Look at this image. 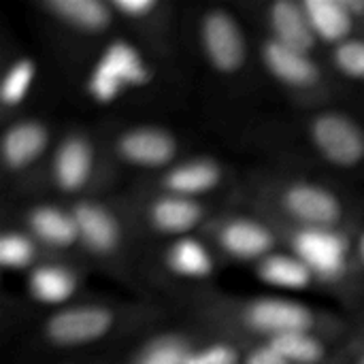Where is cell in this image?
<instances>
[{"label":"cell","mask_w":364,"mask_h":364,"mask_svg":"<svg viewBox=\"0 0 364 364\" xmlns=\"http://www.w3.org/2000/svg\"><path fill=\"white\" fill-rule=\"evenodd\" d=\"M149 77V68L139 49L128 41H113L107 45L92 68L87 79V94L96 102L109 105L124 92L143 87Z\"/></svg>","instance_id":"6da1fadb"},{"label":"cell","mask_w":364,"mask_h":364,"mask_svg":"<svg viewBox=\"0 0 364 364\" xmlns=\"http://www.w3.org/2000/svg\"><path fill=\"white\" fill-rule=\"evenodd\" d=\"M311 141L335 166H356L364 160V130L346 113L326 111L311 122Z\"/></svg>","instance_id":"7a4b0ae2"},{"label":"cell","mask_w":364,"mask_h":364,"mask_svg":"<svg viewBox=\"0 0 364 364\" xmlns=\"http://www.w3.org/2000/svg\"><path fill=\"white\" fill-rule=\"evenodd\" d=\"M200 43L209 64L224 75L237 73L245 62V38L237 19L222 9L207 11L200 19Z\"/></svg>","instance_id":"3957f363"},{"label":"cell","mask_w":364,"mask_h":364,"mask_svg":"<svg viewBox=\"0 0 364 364\" xmlns=\"http://www.w3.org/2000/svg\"><path fill=\"white\" fill-rule=\"evenodd\" d=\"M113 326V314L98 305H77L53 314L45 324V335L53 346L77 348L94 343Z\"/></svg>","instance_id":"277c9868"},{"label":"cell","mask_w":364,"mask_h":364,"mask_svg":"<svg viewBox=\"0 0 364 364\" xmlns=\"http://www.w3.org/2000/svg\"><path fill=\"white\" fill-rule=\"evenodd\" d=\"M294 256L311 275L335 279L348 264V241L335 228H301L292 239Z\"/></svg>","instance_id":"5b68a950"},{"label":"cell","mask_w":364,"mask_h":364,"mask_svg":"<svg viewBox=\"0 0 364 364\" xmlns=\"http://www.w3.org/2000/svg\"><path fill=\"white\" fill-rule=\"evenodd\" d=\"M282 205L303 228H333L341 218L339 198L311 181L290 183L284 190Z\"/></svg>","instance_id":"8992f818"},{"label":"cell","mask_w":364,"mask_h":364,"mask_svg":"<svg viewBox=\"0 0 364 364\" xmlns=\"http://www.w3.org/2000/svg\"><path fill=\"white\" fill-rule=\"evenodd\" d=\"M245 322L256 333L267 335L269 339L290 335V333H303L311 328V311L294 301L288 299H258L252 301L245 309Z\"/></svg>","instance_id":"52a82bcc"},{"label":"cell","mask_w":364,"mask_h":364,"mask_svg":"<svg viewBox=\"0 0 364 364\" xmlns=\"http://www.w3.org/2000/svg\"><path fill=\"white\" fill-rule=\"evenodd\" d=\"M175 151V136L158 126H136L117 139V154L128 164L143 168H158L168 164Z\"/></svg>","instance_id":"ba28073f"},{"label":"cell","mask_w":364,"mask_h":364,"mask_svg":"<svg viewBox=\"0 0 364 364\" xmlns=\"http://www.w3.org/2000/svg\"><path fill=\"white\" fill-rule=\"evenodd\" d=\"M262 62L267 70L290 87H309L320 79V68L309 53L292 49L275 38L262 45Z\"/></svg>","instance_id":"9c48e42d"},{"label":"cell","mask_w":364,"mask_h":364,"mask_svg":"<svg viewBox=\"0 0 364 364\" xmlns=\"http://www.w3.org/2000/svg\"><path fill=\"white\" fill-rule=\"evenodd\" d=\"M77 239L94 254H109L119 243V226L115 218L96 203H79L70 209Z\"/></svg>","instance_id":"30bf717a"},{"label":"cell","mask_w":364,"mask_h":364,"mask_svg":"<svg viewBox=\"0 0 364 364\" xmlns=\"http://www.w3.org/2000/svg\"><path fill=\"white\" fill-rule=\"evenodd\" d=\"M49 143V132L41 122L23 119L9 126L2 134V162L11 171H21L32 164L45 151Z\"/></svg>","instance_id":"8fae6325"},{"label":"cell","mask_w":364,"mask_h":364,"mask_svg":"<svg viewBox=\"0 0 364 364\" xmlns=\"http://www.w3.org/2000/svg\"><path fill=\"white\" fill-rule=\"evenodd\" d=\"M269 23L273 30L271 38L288 45L292 49L309 53L318 41L314 30H311V23H309V17H307L303 2L277 0L269 9Z\"/></svg>","instance_id":"7c38bea8"},{"label":"cell","mask_w":364,"mask_h":364,"mask_svg":"<svg viewBox=\"0 0 364 364\" xmlns=\"http://www.w3.org/2000/svg\"><path fill=\"white\" fill-rule=\"evenodd\" d=\"M94 151L83 136H68L60 143L53 158V179L60 190L77 192L81 190L92 173Z\"/></svg>","instance_id":"4fadbf2b"},{"label":"cell","mask_w":364,"mask_h":364,"mask_svg":"<svg viewBox=\"0 0 364 364\" xmlns=\"http://www.w3.org/2000/svg\"><path fill=\"white\" fill-rule=\"evenodd\" d=\"M220 245L239 260H262L273 247V235L256 220L237 218L220 230Z\"/></svg>","instance_id":"5bb4252c"},{"label":"cell","mask_w":364,"mask_h":364,"mask_svg":"<svg viewBox=\"0 0 364 364\" xmlns=\"http://www.w3.org/2000/svg\"><path fill=\"white\" fill-rule=\"evenodd\" d=\"M203 218V209L194 198L166 194L149 207V222L164 235H186Z\"/></svg>","instance_id":"9a60e30c"},{"label":"cell","mask_w":364,"mask_h":364,"mask_svg":"<svg viewBox=\"0 0 364 364\" xmlns=\"http://www.w3.org/2000/svg\"><path fill=\"white\" fill-rule=\"evenodd\" d=\"M220 179H222V168L213 160L198 158L173 166L164 175V188L168 190V194L194 198L196 194L213 190L220 183Z\"/></svg>","instance_id":"2e32d148"},{"label":"cell","mask_w":364,"mask_h":364,"mask_svg":"<svg viewBox=\"0 0 364 364\" xmlns=\"http://www.w3.org/2000/svg\"><path fill=\"white\" fill-rule=\"evenodd\" d=\"M303 6L316 38L335 45L350 38L354 17L346 9L343 0H305Z\"/></svg>","instance_id":"e0dca14e"},{"label":"cell","mask_w":364,"mask_h":364,"mask_svg":"<svg viewBox=\"0 0 364 364\" xmlns=\"http://www.w3.org/2000/svg\"><path fill=\"white\" fill-rule=\"evenodd\" d=\"M30 230L36 239L53 247H68L77 243V226L70 211H62L58 207H36L28 215Z\"/></svg>","instance_id":"ac0fdd59"},{"label":"cell","mask_w":364,"mask_h":364,"mask_svg":"<svg viewBox=\"0 0 364 364\" xmlns=\"http://www.w3.org/2000/svg\"><path fill=\"white\" fill-rule=\"evenodd\" d=\"M45 6L64 23L85 32H98L111 23V4L100 0H49Z\"/></svg>","instance_id":"d6986e66"},{"label":"cell","mask_w":364,"mask_h":364,"mask_svg":"<svg viewBox=\"0 0 364 364\" xmlns=\"http://www.w3.org/2000/svg\"><path fill=\"white\" fill-rule=\"evenodd\" d=\"M77 288L75 275L58 264H45L36 267L28 277V290L30 294L45 305H62L66 303Z\"/></svg>","instance_id":"ffe728a7"},{"label":"cell","mask_w":364,"mask_h":364,"mask_svg":"<svg viewBox=\"0 0 364 364\" xmlns=\"http://www.w3.org/2000/svg\"><path fill=\"white\" fill-rule=\"evenodd\" d=\"M258 275L262 282L284 290H301L311 284V271L292 254H269L260 260Z\"/></svg>","instance_id":"44dd1931"},{"label":"cell","mask_w":364,"mask_h":364,"mask_svg":"<svg viewBox=\"0 0 364 364\" xmlns=\"http://www.w3.org/2000/svg\"><path fill=\"white\" fill-rule=\"evenodd\" d=\"M166 264L175 275L188 277V279L207 277L213 269V260L209 252L205 250L203 243H198L192 237H181L168 247Z\"/></svg>","instance_id":"7402d4cb"},{"label":"cell","mask_w":364,"mask_h":364,"mask_svg":"<svg viewBox=\"0 0 364 364\" xmlns=\"http://www.w3.org/2000/svg\"><path fill=\"white\" fill-rule=\"evenodd\" d=\"M269 346L290 364H318L324 358L322 343L309 333H290L269 339Z\"/></svg>","instance_id":"603a6c76"},{"label":"cell","mask_w":364,"mask_h":364,"mask_svg":"<svg viewBox=\"0 0 364 364\" xmlns=\"http://www.w3.org/2000/svg\"><path fill=\"white\" fill-rule=\"evenodd\" d=\"M36 77V62L30 58L15 60L9 70L4 73L2 85H0V100L4 107H15L23 100V96L30 92V85Z\"/></svg>","instance_id":"cb8c5ba5"},{"label":"cell","mask_w":364,"mask_h":364,"mask_svg":"<svg viewBox=\"0 0 364 364\" xmlns=\"http://www.w3.org/2000/svg\"><path fill=\"white\" fill-rule=\"evenodd\" d=\"M192 350L179 337L154 339L139 356L134 364H188Z\"/></svg>","instance_id":"d4e9b609"},{"label":"cell","mask_w":364,"mask_h":364,"mask_svg":"<svg viewBox=\"0 0 364 364\" xmlns=\"http://www.w3.org/2000/svg\"><path fill=\"white\" fill-rule=\"evenodd\" d=\"M34 258L32 241L21 232H4L0 237V264L4 269H23Z\"/></svg>","instance_id":"484cf974"},{"label":"cell","mask_w":364,"mask_h":364,"mask_svg":"<svg viewBox=\"0 0 364 364\" xmlns=\"http://www.w3.org/2000/svg\"><path fill=\"white\" fill-rule=\"evenodd\" d=\"M335 66L352 77V79H364V38H348L339 45H335L333 51Z\"/></svg>","instance_id":"4316f807"},{"label":"cell","mask_w":364,"mask_h":364,"mask_svg":"<svg viewBox=\"0 0 364 364\" xmlns=\"http://www.w3.org/2000/svg\"><path fill=\"white\" fill-rule=\"evenodd\" d=\"M237 352L226 343L207 346L203 350H192L188 364H237Z\"/></svg>","instance_id":"83f0119b"},{"label":"cell","mask_w":364,"mask_h":364,"mask_svg":"<svg viewBox=\"0 0 364 364\" xmlns=\"http://www.w3.org/2000/svg\"><path fill=\"white\" fill-rule=\"evenodd\" d=\"M111 9L124 13L126 17H143L156 9V2L154 0H115Z\"/></svg>","instance_id":"f1b7e54d"},{"label":"cell","mask_w":364,"mask_h":364,"mask_svg":"<svg viewBox=\"0 0 364 364\" xmlns=\"http://www.w3.org/2000/svg\"><path fill=\"white\" fill-rule=\"evenodd\" d=\"M245 364H290L286 363L269 343L267 346H262V348H258V350H254L250 356H247V360Z\"/></svg>","instance_id":"f546056e"},{"label":"cell","mask_w":364,"mask_h":364,"mask_svg":"<svg viewBox=\"0 0 364 364\" xmlns=\"http://www.w3.org/2000/svg\"><path fill=\"white\" fill-rule=\"evenodd\" d=\"M346 9L350 11L352 17H360L364 15V0H343Z\"/></svg>","instance_id":"4dcf8cb0"},{"label":"cell","mask_w":364,"mask_h":364,"mask_svg":"<svg viewBox=\"0 0 364 364\" xmlns=\"http://www.w3.org/2000/svg\"><path fill=\"white\" fill-rule=\"evenodd\" d=\"M358 250H360V258H363V262H364V232L360 235V243H358Z\"/></svg>","instance_id":"1f68e13d"},{"label":"cell","mask_w":364,"mask_h":364,"mask_svg":"<svg viewBox=\"0 0 364 364\" xmlns=\"http://www.w3.org/2000/svg\"><path fill=\"white\" fill-rule=\"evenodd\" d=\"M358 364H364V356H363V358H360V363H358Z\"/></svg>","instance_id":"d6a6232c"}]
</instances>
